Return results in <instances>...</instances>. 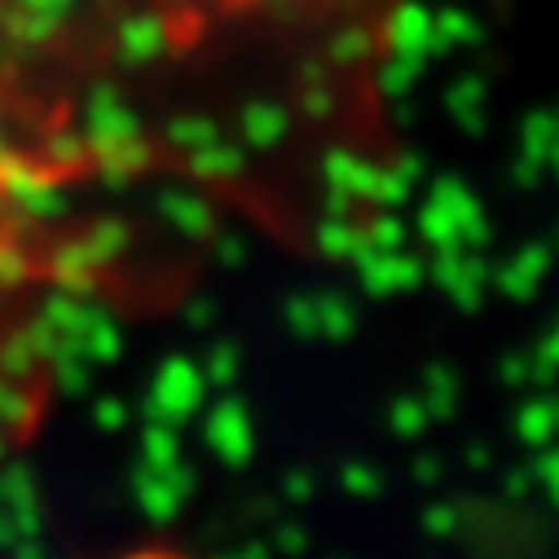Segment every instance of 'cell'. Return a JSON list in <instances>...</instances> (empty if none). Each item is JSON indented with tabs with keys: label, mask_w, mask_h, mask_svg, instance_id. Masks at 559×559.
<instances>
[{
	"label": "cell",
	"mask_w": 559,
	"mask_h": 559,
	"mask_svg": "<svg viewBox=\"0 0 559 559\" xmlns=\"http://www.w3.org/2000/svg\"><path fill=\"white\" fill-rule=\"evenodd\" d=\"M418 0H0V221L97 181H260L388 142Z\"/></svg>",
	"instance_id": "cell-1"
}]
</instances>
